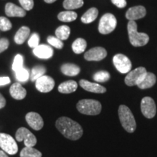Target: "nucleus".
Here are the masks:
<instances>
[{"instance_id": "nucleus-1", "label": "nucleus", "mask_w": 157, "mask_h": 157, "mask_svg": "<svg viewBox=\"0 0 157 157\" xmlns=\"http://www.w3.org/2000/svg\"><path fill=\"white\" fill-rule=\"evenodd\" d=\"M56 126L59 132L69 140H77L83 135L81 125L68 117L59 118L56 121Z\"/></svg>"}, {"instance_id": "nucleus-2", "label": "nucleus", "mask_w": 157, "mask_h": 157, "mask_svg": "<svg viewBox=\"0 0 157 157\" xmlns=\"http://www.w3.org/2000/svg\"><path fill=\"white\" fill-rule=\"evenodd\" d=\"M121 126L129 133L134 132L136 129V121L132 111L127 105H120L118 110Z\"/></svg>"}, {"instance_id": "nucleus-3", "label": "nucleus", "mask_w": 157, "mask_h": 157, "mask_svg": "<svg viewBox=\"0 0 157 157\" xmlns=\"http://www.w3.org/2000/svg\"><path fill=\"white\" fill-rule=\"evenodd\" d=\"M129 42L134 47H142L149 41V36L145 33H139L137 31V23L135 21H129L127 25Z\"/></svg>"}, {"instance_id": "nucleus-4", "label": "nucleus", "mask_w": 157, "mask_h": 157, "mask_svg": "<svg viewBox=\"0 0 157 157\" xmlns=\"http://www.w3.org/2000/svg\"><path fill=\"white\" fill-rule=\"evenodd\" d=\"M76 109L82 114L95 116L101 112L102 105L99 101L93 99H83L76 104Z\"/></svg>"}, {"instance_id": "nucleus-5", "label": "nucleus", "mask_w": 157, "mask_h": 157, "mask_svg": "<svg viewBox=\"0 0 157 157\" xmlns=\"http://www.w3.org/2000/svg\"><path fill=\"white\" fill-rule=\"evenodd\" d=\"M117 24V21L114 15L111 13H106L100 20L98 31L102 34H110L116 29Z\"/></svg>"}, {"instance_id": "nucleus-6", "label": "nucleus", "mask_w": 157, "mask_h": 157, "mask_svg": "<svg viewBox=\"0 0 157 157\" xmlns=\"http://www.w3.org/2000/svg\"><path fill=\"white\" fill-rule=\"evenodd\" d=\"M0 147L4 151L10 155H14L18 151L16 141L11 135L6 133H0Z\"/></svg>"}, {"instance_id": "nucleus-7", "label": "nucleus", "mask_w": 157, "mask_h": 157, "mask_svg": "<svg viewBox=\"0 0 157 157\" xmlns=\"http://www.w3.org/2000/svg\"><path fill=\"white\" fill-rule=\"evenodd\" d=\"M146 74L147 71L146 68L138 67L135 68V69L131 71L127 74L124 78L125 84L129 87L135 85L137 86L143 79Z\"/></svg>"}, {"instance_id": "nucleus-8", "label": "nucleus", "mask_w": 157, "mask_h": 157, "mask_svg": "<svg viewBox=\"0 0 157 157\" xmlns=\"http://www.w3.org/2000/svg\"><path fill=\"white\" fill-rule=\"evenodd\" d=\"M15 138L19 142L24 141L25 147L34 146L37 142L35 135L25 127H20L17 129L15 134Z\"/></svg>"}, {"instance_id": "nucleus-9", "label": "nucleus", "mask_w": 157, "mask_h": 157, "mask_svg": "<svg viewBox=\"0 0 157 157\" xmlns=\"http://www.w3.org/2000/svg\"><path fill=\"white\" fill-rule=\"evenodd\" d=\"M140 109L143 115L147 119H152L156 113V105L154 99L151 97H145L141 101Z\"/></svg>"}, {"instance_id": "nucleus-10", "label": "nucleus", "mask_w": 157, "mask_h": 157, "mask_svg": "<svg viewBox=\"0 0 157 157\" xmlns=\"http://www.w3.org/2000/svg\"><path fill=\"white\" fill-rule=\"evenodd\" d=\"M113 63L116 68L121 74H127L132 68L130 60L123 54H117L113 58Z\"/></svg>"}, {"instance_id": "nucleus-11", "label": "nucleus", "mask_w": 157, "mask_h": 157, "mask_svg": "<svg viewBox=\"0 0 157 157\" xmlns=\"http://www.w3.org/2000/svg\"><path fill=\"white\" fill-rule=\"evenodd\" d=\"M54 87V79L49 76L44 75L36 80V88L41 93H49L53 89Z\"/></svg>"}, {"instance_id": "nucleus-12", "label": "nucleus", "mask_w": 157, "mask_h": 157, "mask_svg": "<svg viewBox=\"0 0 157 157\" xmlns=\"http://www.w3.org/2000/svg\"><path fill=\"white\" fill-rule=\"evenodd\" d=\"M107 56V51L101 47H96L84 53V58L88 61H100Z\"/></svg>"}, {"instance_id": "nucleus-13", "label": "nucleus", "mask_w": 157, "mask_h": 157, "mask_svg": "<svg viewBox=\"0 0 157 157\" xmlns=\"http://www.w3.org/2000/svg\"><path fill=\"white\" fill-rule=\"evenodd\" d=\"M25 120L28 124L34 130H40L44 126V121L39 113L29 112L25 116Z\"/></svg>"}, {"instance_id": "nucleus-14", "label": "nucleus", "mask_w": 157, "mask_h": 157, "mask_svg": "<svg viewBox=\"0 0 157 157\" xmlns=\"http://www.w3.org/2000/svg\"><path fill=\"white\" fill-rule=\"evenodd\" d=\"M79 84L84 90H85L86 91L90 92V93H104L106 92V89L102 85H101V84L90 82L85 79L80 80Z\"/></svg>"}, {"instance_id": "nucleus-15", "label": "nucleus", "mask_w": 157, "mask_h": 157, "mask_svg": "<svg viewBox=\"0 0 157 157\" xmlns=\"http://www.w3.org/2000/svg\"><path fill=\"white\" fill-rule=\"evenodd\" d=\"M146 15V10L143 6H135L130 7L126 13V17L129 21L143 18Z\"/></svg>"}, {"instance_id": "nucleus-16", "label": "nucleus", "mask_w": 157, "mask_h": 157, "mask_svg": "<svg viewBox=\"0 0 157 157\" xmlns=\"http://www.w3.org/2000/svg\"><path fill=\"white\" fill-rule=\"evenodd\" d=\"M34 56L41 59H49L53 56V50L50 46L46 44L38 45L33 50Z\"/></svg>"}, {"instance_id": "nucleus-17", "label": "nucleus", "mask_w": 157, "mask_h": 157, "mask_svg": "<svg viewBox=\"0 0 157 157\" xmlns=\"http://www.w3.org/2000/svg\"><path fill=\"white\" fill-rule=\"evenodd\" d=\"M5 13L8 17H24L26 13L24 9L15 5V4L9 2L5 6Z\"/></svg>"}, {"instance_id": "nucleus-18", "label": "nucleus", "mask_w": 157, "mask_h": 157, "mask_svg": "<svg viewBox=\"0 0 157 157\" xmlns=\"http://www.w3.org/2000/svg\"><path fill=\"white\" fill-rule=\"evenodd\" d=\"M10 93L15 100H23L26 96V90L18 82H15L10 88Z\"/></svg>"}, {"instance_id": "nucleus-19", "label": "nucleus", "mask_w": 157, "mask_h": 157, "mask_svg": "<svg viewBox=\"0 0 157 157\" xmlns=\"http://www.w3.org/2000/svg\"><path fill=\"white\" fill-rule=\"evenodd\" d=\"M156 77L155 74L151 73V72H147L143 79L137 86L141 90L148 89V88L153 87L156 84Z\"/></svg>"}, {"instance_id": "nucleus-20", "label": "nucleus", "mask_w": 157, "mask_h": 157, "mask_svg": "<svg viewBox=\"0 0 157 157\" xmlns=\"http://www.w3.org/2000/svg\"><path fill=\"white\" fill-rule=\"evenodd\" d=\"M78 84L74 80H68L63 82L58 86V91L63 94H69L75 92L77 90Z\"/></svg>"}, {"instance_id": "nucleus-21", "label": "nucleus", "mask_w": 157, "mask_h": 157, "mask_svg": "<svg viewBox=\"0 0 157 157\" xmlns=\"http://www.w3.org/2000/svg\"><path fill=\"white\" fill-rule=\"evenodd\" d=\"M29 34H30V29L27 26H22L19 29L15 35V42L17 44H22L29 38Z\"/></svg>"}, {"instance_id": "nucleus-22", "label": "nucleus", "mask_w": 157, "mask_h": 157, "mask_svg": "<svg viewBox=\"0 0 157 157\" xmlns=\"http://www.w3.org/2000/svg\"><path fill=\"white\" fill-rule=\"evenodd\" d=\"M60 70L64 75L68 76H76L80 72V68L73 63H65L62 65Z\"/></svg>"}, {"instance_id": "nucleus-23", "label": "nucleus", "mask_w": 157, "mask_h": 157, "mask_svg": "<svg viewBox=\"0 0 157 157\" xmlns=\"http://www.w3.org/2000/svg\"><path fill=\"white\" fill-rule=\"evenodd\" d=\"M98 15V10L95 7H92L88 10L81 17V21L84 23H90L93 22L97 18Z\"/></svg>"}, {"instance_id": "nucleus-24", "label": "nucleus", "mask_w": 157, "mask_h": 157, "mask_svg": "<svg viewBox=\"0 0 157 157\" xmlns=\"http://www.w3.org/2000/svg\"><path fill=\"white\" fill-rule=\"evenodd\" d=\"M87 48V42L82 38H78L72 44V50L76 54H81Z\"/></svg>"}, {"instance_id": "nucleus-25", "label": "nucleus", "mask_w": 157, "mask_h": 157, "mask_svg": "<svg viewBox=\"0 0 157 157\" xmlns=\"http://www.w3.org/2000/svg\"><path fill=\"white\" fill-rule=\"evenodd\" d=\"M42 153L33 147H25L21 150V157H42Z\"/></svg>"}, {"instance_id": "nucleus-26", "label": "nucleus", "mask_w": 157, "mask_h": 157, "mask_svg": "<svg viewBox=\"0 0 157 157\" xmlns=\"http://www.w3.org/2000/svg\"><path fill=\"white\" fill-rule=\"evenodd\" d=\"M71 29L68 25H60L56 30L57 38L60 40H66L70 36Z\"/></svg>"}, {"instance_id": "nucleus-27", "label": "nucleus", "mask_w": 157, "mask_h": 157, "mask_svg": "<svg viewBox=\"0 0 157 157\" xmlns=\"http://www.w3.org/2000/svg\"><path fill=\"white\" fill-rule=\"evenodd\" d=\"M58 18L63 22H71L77 18V14L74 11H63L59 13Z\"/></svg>"}, {"instance_id": "nucleus-28", "label": "nucleus", "mask_w": 157, "mask_h": 157, "mask_svg": "<svg viewBox=\"0 0 157 157\" xmlns=\"http://www.w3.org/2000/svg\"><path fill=\"white\" fill-rule=\"evenodd\" d=\"M83 5V0H64L63 3L64 8L68 10L80 8Z\"/></svg>"}, {"instance_id": "nucleus-29", "label": "nucleus", "mask_w": 157, "mask_h": 157, "mask_svg": "<svg viewBox=\"0 0 157 157\" xmlns=\"http://www.w3.org/2000/svg\"><path fill=\"white\" fill-rule=\"evenodd\" d=\"M45 72H46V68L43 66H34L31 70V74L30 76L31 80L32 82L36 81L41 76H44Z\"/></svg>"}, {"instance_id": "nucleus-30", "label": "nucleus", "mask_w": 157, "mask_h": 157, "mask_svg": "<svg viewBox=\"0 0 157 157\" xmlns=\"http://www.w3.org/2000/svg\"><path fill=\"white\" fill-rule=\"evenodd\" d=\"M15 78L21 82H25L30 78L29 71L25 68H21V69L15 72Z\"/></svg>"}, {"instance_id": "nucleus-31", "label": "nucleus", "mask_w": 157, "mask_h": 157, "mask_svg": "<svg viewBox=\"0 0 157 157\" xmlns=\"http://www.w3.org/2000/svg\"><path fill=\"white\" fill-rule=\"evenodd\" d=\"M110 78V74L105 71H100L93 75V79L98 82H105Z\"/></svg>"}, {"instance_id": "nucleus-32", "label": "nucleus", "mask_w": 157, "mask_h": 157, "mask_svg": "<svg viewBox=\"0 0 157 157\" xmlns=\"http://www.w3.org/2000/svg\"><path fill=\"white\" fill-rule=\"evenodd\" d=\"M23 67V57L21 56V55L18 54L15 57L12 68H13V70L15 72H16L17 71L21 69V68Z\"/></svg>"}, {"instance_id": "nucleus-33", "label": "nucleus", "mask_w": 157, "mask_h": 157, "mask_svg": "<svg viewBox=\"0 0 157 157\" xmlns=\"http://www.w3.org/2000/svg\"><path fill=\"white\" fill-rule=\"evenodd\" d=\"M48 42L51 46L54 47L57 49H62L63 48V43L60 39H59L57 37L50 36L48 37Z\"/></svg>"}, {"instance_id": "nucleus-34", "label": "nucleus", "mask_w": 157, "mask_h": 157, "mask_svg": "<svg viewBox=\"0 0 157 157\" xmlns=\"http://www.w3.org/2000/svg\"><path fill=\"white\" fill-rule=\"evenodd\" d=\"M12 28V23L7 17H0V30L7 31L10 30Z\"/></svg>"}, {"instance_id": "nucleus-35", "label": "nucleus", "mask_w": 157, "mask_h": 157, "mask_svg": "<svg viewBox=\"0 0 157 157\" xmlns=\"http://www.w3.org/2000/svg\"><path fill=\"white\" fill-rule=\"evenodd\" d=\"M39 42V36L38 34H36V33H34V34L31 35L28 41V44L29 45V47L34 49L38 46Z\"/></svg>"}, {"instance_id": "nucleus-36", "label": "nucleus", "mask_w": 157, "mask_h": 157, "mask_svg": "<svg viewBox=\"0 0 157 157\" xmlns=\"http://www.w3.org/2000/svg\"><path fill=\"white\" fill-rule=\"evenodd\" d=\"M19 2L25 10L29 11L34 7V0H19Z\"/></svg>"}, {"instance_id": "nucleus-37", "label": "nucleus", "mask_w": 157, "mask_h": 157, "mask_svg": "<svg viewBox=\"0 0 157 157\" xmlns=\"http://www.w3.org/2000/svg\"><path fill=\"white\" fill-rule=\"evenodd\" d=\"M10 42L7 39L2 38L0 39V53H2L4 51L7 50L8 48Z\"/></svg>"}, {"instance_id": "nucleus-38", "label": "nucleus", "mask_w": 157, "mask_h": 157, "mask_svg": "<svg viewBox=\"0 0 157 157\" xmlns=\"http://www.w3.org/2000/svg\"><path fill=\"white\" fill-rule=\"evenodd\" d=\"M111 2L119 8H124L127 5L126 0H111Z\"/></svg>"}, {"instance_id": "nucleus-39", "label": "nucleus", "mask_w": 157, "mask_h": 157, "mask_svg": "<svg viewBox=\"0 0 157 157\" xmlns=\"http://www.w3.org/2000/svg\"><path fill=\"white\" fill-rule=\"evenodd\" d=\"M10 82V79L8 76H3V77H0V86L8 84Z\"/></svg>"}, {"instance_id": "nucleus-40", "label": "nucleus", "mask_w": 157, "mask_h": 157, "mask_svg": "<svg viewBox=\"0 0 157 157\" xmlns=\"http://www.w3.org/2000/svg\"><path fill=\"white\" fill-rule=\"evenodd\" d=\"M6 105V100L4 96L0 93V109H2Z\"/></svg>"}, {"instance_id": "nucleus-41", "label": "nucleus", "mask_w": 157, "mask_h": 157, "mask_svg": "<svg viewBox=\"0 0 157 157\" xmlns=\"http://www.w3.org/2000/svg\"><path fill=\"white\" fill-rule=\"evenodd\" d=\"M0 157H8V156L5 154V152L4 151L0 150Z\"/></svg>"}, {"instance_id": "nucleus-42", "label": "nucleus", "mask_w": 157, "mask_h": 157, "mask_svg": "<svg viewBox=\"0 0 157 157\" xmlns=\"http://www.w3.org/2000/svg\"><path fill=\"white\" fill-rule=\"evenodd\" d=\"M44 1L46 3L50 4V3H53V2H55L57 1V0H44Z\"/></svg>"}]
</instances>
